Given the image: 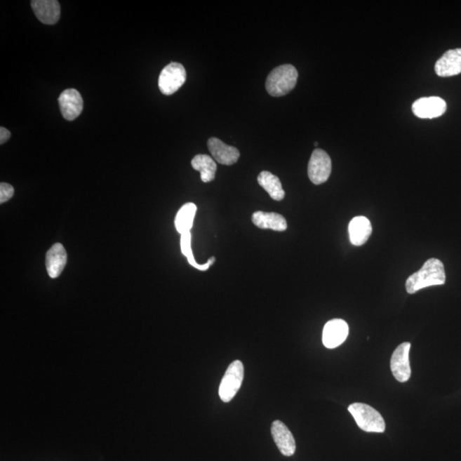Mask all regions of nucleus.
<instances>
[{
    "label": "nucleus",
    "instance_id": "nucleus-14",
    "mask_svg": "<svg viewBox=\"0 0 461 461\" xmlns=\"http://www.w3.org/2000/svg\"><path fill=\"white\" fill-rule=\"evenodd\" d=\"M435 71L440 77H450L461 73V49L449 50L436 62Z\"/></svg>",
    "mask_w": 461,
    "mask_h": 461
},
{
    "label": "nucleus",
    "instance_id": "nucleus-5",
    "mask_svg": "<svg viewBox=\"0 0 461 461\" xmlns=\"http://www.w3.org/2000/svg\"><path fill=\"white\" fill-rule=\"evenodd\" d=\"M187 80V71L179 62H171L161 70L159 86L164 95H172L183 86Z\"/></svg>",
    "mask_w": 461,
    "mask_h": 461
},
{
    "label": "nucleus",
    "instance_id": "nucleus-20",
    "mask_svg": "<svg viewBox=\"0 0 461 461\" xmlns=\"http://www.w3.org/2000/svg\"><path fill=\"white\" fill-rule=\"evenodd\" d=\"M196 213V204L187 203L180 208L175 220L176 230L181 235L190 232Z\"/></svg>",
    "mask_w": 461,
    "mask_h": 461
},
{
    "label": "nucleus",
    "instance_id": "nucleus-18",
    "mask_svg": "<svg viewBox=\"0 0 461 461\" xmlns=\"http://www.w3.org/2000/svg\"><path fill=\"white\" fill-rule=\"evenodd\" d=\"M258 181L264 190L269 193L271 199L275 201H281L285 199L286 192L283 191L281 180L279 177L270 172L262 171L258 177Z\"/></svg>",
    "mask_w": 461,
    "mask_h": 461
},
{
    "label": "nucleus",
    "instance_id": "nucleus-24",
    "mask_svg": "<svg viewBox=\"0 0 461 461\" xmlns=\"http://www.w3.org/2000/svg\"><path fill=\"white\" fill-rule=\"evenodd\" d=\"M314 145H315V147H317V145H318L317 142H315Z\"/></svg>",
    "mask_w": 461,
    "mask_h": 461
},
{
    "label": "nucleus",
    "instance_id": "nucleus-12",
    "mask_svg": "<svg viewBox=\"0 0 461 461\" xmlns=\"http://www.w3.org/2000/svg\"><path fill=\"white\" fill-rule=\"evenodd\" d=\"M208 148L216 161L227 166L237 163L240 156L237 148L225 144L218 138H211L208 140Z\"/></svg>",
    "mask_w": 461,
    "mask_h": 461
},
{
    "label": "nucleus",
    "instance_id": "nucleus-13",
    "mask_svg": "<svg viewBox=\"0 0 461 461\" xmlns=\"http://www.w3.org/2000/svg\"><path fill=\"white\" fill-rule=\"evenodd\" d=\"M31 6L36 18L44 25H56L60 18V5L56 0H33Z\"/></svg>",
    "mask_w": 461,
    "mask_h": 461
},
{
    "label": "nucleus",
    "instance_id": "nucleus-2",
    "mask_svg": "<svg viewBox=\"0 0 461 461\" xmlns=\"http://www.w3.org/2000/svg\"><path fill=\"white\" fill-rule=\"evenodd\" d=\"M298 79V72L293 65L279 66L267 78V92L273 97L285 96L295 88Z\"/></svg>",
    "mask_w": 461,
    "mask_h": 461
},
{
    "label": "nucleus",
    "instance_id": "nucleus-1",
    "mask_svg": "<svg viewBox=\"0 0 461 461\" xmlns=\"http://www.w3.org/2000/svg\"><path fill=\"white\" fill-rule=\"evenodd\" d=\"M446 282L444 265L440 260L429 259L420 271L409 276L406 282L408 293L415 294L417 290L429 286H443Z\"/></svg>",
    "mask_w": 461,
    "mask_h": 461
},
{
    "label": "nucleus",
    "instance_id": "nucleus-3",
    "mask_svg": "<svg viewBox=\"0 0 461 461\" xmlns=\"http://www.w3.org/2000/svg\"><path fill=\"white\" fill-rule=\"evenodd\" d=\"M349 412L352 413L358 427L366 432L383 433L385 431L384 417L371 406L364 403H353L349 406Z\"/></svg>",
    "mask_w": 461,
    "mask_h": 461
},
{
    "label": "nucleus",
    "instance_id": "nucleus-22",
    "mask_svg": "<svg viewBox=\"0 0 461 461\" xmlns=\"http://www.w3.org/2000/svg\"><path fill=\"white\" fill-rule=\"evenodd\" d=\"M13 195L14 188L11 185L4 182L0 184V203L7 202Z\"/></svg>",
    "mask_w": 461,
    "mask_h": 461
},
{
    "label": "nucleus",
    "instance_id": "nucleus-17",
    "mask_svg": "<svg viewBox=\"0 0 461 461\" xmlns=\"http://www.w3.org/2000/svg\"><path fill=\"white\" fill-rule=\"evenodd\" d=\"M252 222L261 229L283 232L287 229L286 220L277 213L255 212L252 215Z\"/></svg>",
    "mask_w": 461,
    "mask_h": 461
},
{
    "label": "nucleus",
    "instance_id": "nucleus-9",
    "mask_svg": "<svg viewBox=\"0 0 461 461\" xmlns=\"http://www.w3.org/2000/svg\"><path fill=\"white\" fill-rule=\"evenodd\" d=\"M349 336V326L341 319H334L326 323L323 330V345L327 349H335L344 344Z\"/></svg>",
    "mask_w": 461,
    "mask_h": 461
},
{
    "label": "nucleus",
    "instance_id": "nucleus-10",
    "mask_svg": "<svg viewBox=\"0 0 461 461\" xmlns=\"http://www.w3.org/2000/svg\"><path fill=\"white\" fill-rule=\"evenodd\" d=\"M62 116L67 121H74L81 115L83 109V100L76 89H67L58 98Z\"/></svg>",
    "mask_w": 461,
    "mask_h": 461
},
{
    "label": "nucleus",
    "instance_id": "nucleus-8",
    "mask_svg": "<svg viewBox=\"0 0 461 461\" xmlns=\"http://www.w3.org/2000/svg\"><path fill=\"white\" fill-rule=\"evenodd\" d=\"M412 109L421 119H433L446 112L447 104L439 97L421 98L413 102Z\"/></svg>",
    "mask_w": 461,
    "mask_h": 461
},
{
    "label": "nucleus",
    "instance_id": "nucleus-16",
    "mask_svg": "<svg viewBox=\"0 0 461 461\" xmlns=\"http://www.w3.org/2000/svg\"><path fill=\"white\" fill-rule=\"evenodd\" d=\"M372 232L371 222L365 216H356L349 225V239L353 246H363L369 239Z\"/></svg>",
    "mask_w": 461,
    "mask_h": 461
},
{
    "label": "nucleus",
    "instance_id": "nucleus-19",
    "mask_svg": "<svg viewBox=\"0 0 461 461\" xmlns=\"http://www.w3.org/2000/svg\"><path fill=\"white\" fill-rule=\"evenodd\" d=\"M192 166L193 169L200 172L201 180L203 182L208 183L215 180L218 165L210 156L196 155L192 160Z\"/></svg>",
    "mask_w": 461,
    "mask_h": 461
},
{
    "label": "nucleus",
    "instance_id": "nucleus-6",
    "mask_svg": "<svg viewBox=\"0 0 461 461\" xmlns=\"http://www.w3.org/2000/svg\"><path fill=\"white\" fill-rule=\"evenodd\" d=\"M332 173V160L328 154L321 149H314L311 155L307 173L312 183L321 185L326 182Z\"/></svg>",
    "mask_w": 461,
    "mask_h": 461
},
{
    "label": "nucleus",
    "instance_id": "nucleus-4",
    "mask_svg": "<svg viewBox=\"0 0 461 461\" xmlns=\"http://www.w3.org/2000/svg\"><path fill=\"white\" fill-rule=\"evenodd\" d=\"M244 377L243 365L240 361H234L228 366L220 382L219 396L224 403H230L241 387Z\"/></svg>",
    "mask_w": 461,
    "mask_h": 461
},
{
    "label": "nucleus",
    "instance_id": "nucleus-11",
    "mask_svg": "<svg viewBox=\"0 0 461 461\" xmlns=\"http://www.w3.org/2000/svg\"><path fill=\"white\" fill-rule=\"evenodd\" d=\"M276 446L283 455L293 456L295 452V441L288 427L279 420H275L271 427Z\"/></svg>",
    "mask_w": 461,
    "mask_h": 461
},
{
    "label": "nucleus",
    "instance_id": "nucleus-21",
    "mask_svg": "<svg viewBox=\"0 0 461 461\" xmlns=\"http://www.w3.org/2000/svg\"><path fill=\"white\" fill-rule=\"evenodd\" d=\"M191 240H192V235L190 232H187V234H184L181 235V239H180L181 251H182L183 255L186 256V258H187L188 262L190 263L192 267H196V269H199L200 271H205L207 270L208 269H210V267H211L213 264H214L215 262V256H212L211 258L208 259L207 263L203 264V265L196 263L194 259V256H193L192 254Z\"/></svg>",
    "mask_w": 461,
    "mask_h": 461
},
{
    "label": "nucleus",
    "instance_id": "nucleus-23",
    "mask_svg": "<svg viewBox=\"0 0 461 461\" xmlns=\"http://www.w3.org/2000/svg\"><path fill=\"white\" fill-rule=\"evenodd\" d=\"M11 135L9 130H7L6 128H0V144H5L6 142L10 139Z\"/></svg>",
    "mask_w": 461,
    "mask_h": 461
},
{
    "label": "nucleus",
    "instance_id": "nucleus-15",
    "mask_svg": "<svg viewBox=\"0 0 461 461\" xmlns=\"http://www.w3.org/2000/svg\"><path fill=\"white\" fill-rule=\"evenodd\" d=\"M67 259H68L67 252L60 243H55L47 251L46 266L47 273L51 279H56L58 278V276H60L66 266Z\"/></svg>",
    "mask_w": 461,
    "mask_h": 461
},
{
    "label": "nucleus",
    "instance_id": "nucleus-7",
    "mask_svg": "<svg viewBox=\"0 0 461 461\" xmlns=\"http://www.w3.org/2000/svg\"><path fill=\"white\" fill-rule=\"evenodd\" d=\"M411 344L403 342L397 347L391 359V369L393 376L401 383H405L411 377L410 368L409 352Z\"/></svg>",
    "mask_w": 461,
    "mask_h": 461
}]
</instances>
